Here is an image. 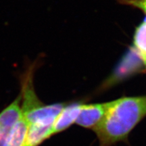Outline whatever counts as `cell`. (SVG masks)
I'll use <instances>...</instances> for the list:
<instances>
[{
	"instance_id": "obj_7",
	"label": "cell",
	"mask_w": 146,
	"mask_h": 146,
	"mask_svg": "<svg viewBox=\"0 0 146 146\" xmlns=\"http://www.w3.org/2000/svg\"><path fill=\"white\" fill-rule=\"evenodd\" d=\"M52 127L41 125H29L24 146L39 145L41 142L52 135Z\"/></svg>"
},
{
	"instance_id": "obj_1",
	"label": "cell",
	"mask_w": 146,
	"mask_h": 146,
	"mask_svg": "<svg viewBox=\"0 0 146 146\" xmlns=\"http://www.w3.org/2000/svg\"><path fill=\"white\" fill-rule=\"evenodd\" d=\"M146 116V96L125 97L110 102L101 123L94 129L100 146H111L125 140Z\"/></svg>"
},
{
	"instance_id": "obj_5",
	"label": "cell",
	"mask_w": 146,
	"mask_h": 146,
	"mask_svg": "<svg viewBox=\"0 0 146 146\" xmlns=\"http://www.w3.org/2000/svg\"><path fill=\"white\" fill-rule=\"evenodd\" d=\"M83 104L73 103L66 105L60 111L52 127V135L66 130L76 123Z\"/></svg>"
},
{
	"instance_id": "obj_2",
	"label": "cell",
	"mask_w": 146,
	"mask_h": 146,
	"mask_svg": "<svg viewBox=\"0 0 146 146\" xmlns=\"http://www.w3.org/2000/svg\"><path fill=\"white\" fill-rule=\"evenodd\" d=\"M64 106V104L44 105L41 103L30 110L23 113V117L28 126L31 125L53 126L55 120Z\"/></svg>"
},
{
	"instance_id": "obj_11",
	"label": "cell",
	"mask_w": 146,
	"mask_h": 146,
	"mask_svg": "<svg viewBox=\"0 0 146 146\" xmlns=\"http://www.w3.org/2000/svg\"><path fill=\"white\" fill-rule=\"evenodd\" d=\"M140 56V55H139ZM140 57L141 58V59H142V61L143 62H144V64H145V66H146V56H140Z\"/></svg>"
},
{
	"instance_id": "obj_6",
	"label": "cell",
	"mask_w": 146,
	"mask_h": 146,
	"mask_svg": "<svg viewBox=\"0 0 146 146\" xmlns=\"http://www.w3.org/2000/svg\"><path fill=\"white\" fill-rule=\"evenodd\" d=\"M129 55L126 57L125 60H123L120 66L112 76L106 82V87L108 85H114L115 83L119 82L122 78H125L126 76L131 75L133 72H136L140 66V63L137 60V54L135 51L131 50Z\"/></svg>"
},
{
	"instance_id": "obj_3",
	"label": "cell",
	"mask_w": 146,
	"mask_h": 146,
	"mask_svg": "<svg viewBox=\"0 0 146 146\" xmlns=\"http://www.w3.org/2000/svg\"><path fill=\"white\" fill-rule=\"evenodd\" d=\"M20 103L21 98H18L0 113V146L6 145L12 130L23 117Z\"/></svg>"
},
{
	"instance_id": "obj_12",
	"label": "cell",
	"mask_w": 146,
	"mask_h": 146,
	"mask_svg": "<svg viewBox=\"0 0 146 146\" xmlns=\"http://www.w3.org/2000/svg\"><path fill=\"white\" fill-rule=\"evenodd\" d=\"M140 55V56H143H143H146V54H139Z\"/></svg>"
},
{
	"instance_id": "obj_4",
	"label": "cell",
	"mask_w": 146,
	"mask_h": 146,
	"mask_svg": "<svg viewBox=\"0 0 146 146\" xmlns=\"http://www.w3.org/2000/svg\"><path fill=\"white\" fill-rule=\"evenodd\" d=\"M110 106V102L91 104H83L75 123L81 127L94 130L104 119Z\"/></svg>"
},
{
	"instance_id": "obj_10",
	"label": "cell",
	"mask_w": 146,
	"mask_h": 146,
	"mask_svg": "<svg viewBox=\"0 0 146 146\" xmlns=\"http://www.w3.org/2000/svg\"><path fill=\"white\" fill-rule=\"evenodd\" d=\"M120 1L141 9L146 14V0H120Z\"/></svg>"
},
{
	"instance_id": "obj_8",
	"label": "cell",
	"mask_w": 146,
	"mask_h": 146,
	"mask_svg": "<svg viewBox=\"0 0 146 146\" xmlns=\"http://www.w3.org/2000/svg\"><path fill=\"white\" fill-rule=\"evenodd\" d=\"M28 131V124L23 117L18 122L13 129L5 146H24Z\"/></svg>"
},
{
	"instance_id": "obj_9",
	"label": "cell",
	"mask_w": 146,
	"mask_h": 146,
	"mask_svg": "<svg viewBox=\"0 0 146 146\" xmlns=\"http://www.w3.org/2000/svg\"><path fill=\"white\" fill-rule=\"evenodd\" d=\"M134 45L139 54H146V22H143L135 31Z\"/></svg>"
}]
</instances>
